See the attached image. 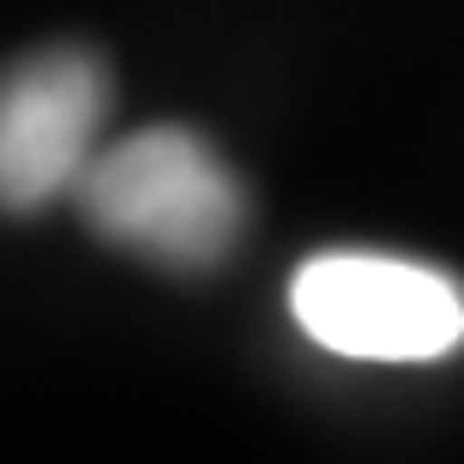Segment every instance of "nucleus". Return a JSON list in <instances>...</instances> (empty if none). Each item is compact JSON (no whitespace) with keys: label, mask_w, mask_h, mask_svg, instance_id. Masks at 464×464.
I'll list each match as a JSON object with an SVG mask.
<instances>
[{"label":"nucleus","mask_w":464,"mask_h":464,"mask_svg":"<svg viewBox=\"0 0 464 464\" xmlns=\"http://www.w3.org/2000/svg\"><path fill=\"white\" fill-rule=\"evenodd\" d=\"M72 199L103 241L157 266H211L247 224L241 181L188 127H139L103 145Z\"/></svg>","instance_id":"f257e3e1"},{"label":"nucleus","mask_w":464,"mask_h":464,"mask_svg":"<svg viewBox=\"0 0 464 464\" xmlns=\"http://www.w3.org/2000/svg\"><path fill=\"white\" fill-rule=\"evenodd\" d=\"M109 72L85 49L24 54L0 91V193L6 211H43L79 193L97 163Z\"/></svg>","instance_id":"7ed1b4c3"},{"label":"nucleus","mask_w":464,"mask_h":464,"mask_svg":"<svg viewBox=\"0 0 464 464\" xmlns=\"http://www.w3.org/2000/svg\"><path fill=\"white\" fill-rule=\"evenodd\" d=\"M302 338L350 362H440L464 350V284L404 254L338 247L290 277Z\"/></svg>","instance_id":"f03ea898"}]
</instances>
